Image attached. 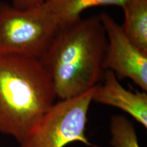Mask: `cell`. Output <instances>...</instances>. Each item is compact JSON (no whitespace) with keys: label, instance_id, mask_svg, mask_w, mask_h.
<instances>
[{"label":"cell","instance_id":"1","mask_svg":"<svg viewBox=\"0 0 147 147\" xmlns=\"http://www.w3.org/2000/svg\"><path fill=\"white\" fill-rule=\"evenodd\" d=\"M107 44L99 15L80 18L60 29L40 59L57 97H77L100 83Z\"/></svg>","mask_w":147,"mask_h":147},{"label":"cell","instance_id":"2","mask_svg":"<svg viewBox=\"0 0 147 147\" xmlns=\"http://www.w3.org/2000/svg\"><path fill=\"white\" fill-rule=\"evenodd\" d=\"M56 97L52 80L40 59L0 55V133L19 143Z\"/></svg>","mask_w":147,"mask_h":147},{"label":"cell","instance_id":"3","mask_svg":"<svg viewBox=\"0 0 147 147\" xmlns=\"http://www.w3.org/2000/svg\"><path fill=\"white\" fill-rule=\"evenodd\" d=\"M60 29L45 2L19 9L0 1V55L40 60Z\"/></svg>","mask_w":147,"mask_h":147},{"label":"cell","instance_id":"4","mask_svg":"<svg viewBox=\"0 0 147 147\" xmlns=\"http://www.w3.org/2000/svg\"><path fill=\"white\" fill-rule=\"evenodd\" d=\"M95 87L77 97L55 103L19 142V147H65L72 142L95 146L85 131Z\"/></svg>","mask_w":147,"mask_h":147},{"label":"cell","instance_id":"5","mask_svg":"<svg viewBox=\"0 0 147 147\" xmlns=\"http://www.w3.org/2000/svg\"><path fill=\"white\" fill-rule=\"evenodd\" d=\"M99 16L108 40L103 69L113 71L117 78H129L146 92L147 53L130 41L109 14L102 12Z\"/></svg>","mask_w":147,"mask_h":147},{"label":"cell","instance_id":"6","mask_svg":"<svg viewBox=\"0 0 147 147\" xmlns=\"http://www.w3.org/2000/svg\"><path fill=\"white\" fill-rule=\"evenodd\" d=\"M102 80L95 87L93 102L119 108L147 129L146 92L125 89L111 70L104 71Z\"/></svg>","mask_w":147,"mask_h":147},{"label":"cell","instance_id":"7","mask_svg":"<svg viewBox=\"0 0 147 147\" xmlns=\"http://www.w3.org/2000/svg\"><path fill=\"white\" fill-rule=\"evenodd\" d=\"M122 9L123 31L130 41L147 53V0H129Z\"/></svg>","mask_w":147,"mask_h":147},{"label":"cell","instance_id":"8","mask_svg":"<svg viewBox=\"0 0 147 147\" xmlns=\"http://www.w3.org/2000/svg\"><path fill=\"white\" fill-rule=\"evenodd\" d=\"M129 0H47L45 3L61 28L80 19L84 10L97 5H114L122 8Z\"/></svg>","mask_w":147,"mask_h":147},{"label":"cell","instance_id":"9","mask_svg":"<svg viewBox=\"0 0 147 147\" xmlns=\"http://www.w3.org/2000/svg\"><path fill=\"white\" fill-rule=\"evenodd\" d=\"M110 144L113 147H140L133 123L126 117L113 115L110 119Z\"/></svg>","mask_w":147,"mask_h":147},{"label":"cell","instance_id":"10","mask_svg":"<svg viewBox=\"0 0 147 147\" xmlns=\"http://www.w3.org/2000/svg\"><path fill=\"white\" fill-rule=\"evenodd\" d=\"M12 5L19 9L32 8L43 4L44 0H12Z\"/></svg>","mask_w":147,"mask_h":147},{"label":"cell","instance_id":"11","mask_svg":"<svg viewBox=\"0 0 147 147\" xmlns=\"http://www.w3.org/2000/svg\"><path fill=\"white\" fill-rule=\"evenodd\" d=\"M47 1V0H44V1Z\"/></svg>","mask_w":147,"mask_h":147}]
</instances>
